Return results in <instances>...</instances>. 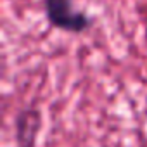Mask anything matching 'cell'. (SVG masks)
Wrapping results in <instances>:
<instances>
[{
	"label": "cell",
	"instance_id": "1",
	"mask_svg": "<svg viewBox=\"0 0 147 147\" xmlns=\"http://www.w3.org/2000/svg\"><path fill=\"white\" fill-rule=\"evenodd\" d=\"M43 5L50 24L62 31L82 33L90 26V19L83 12L75 11L71 0H43Z\"/></svg>",
	"mask_w": 147,
	"mask_h": 147
},
{
	"label": "cell",
	"instance_id": "2",
	"mask_svg": "<svg viewBox=\"0 0 147 147\" xmlns=\"http://www.w3.org/2000/svg\"><path fill=\"white\" fill-rule=\"evenodd\" d=\"M40 130V114L33 109L23 111L16 119V137L21 147H33Z\"/></svg>",
	"mask_w": 147,
	"mask_h": 147
}]
</instances>
